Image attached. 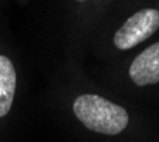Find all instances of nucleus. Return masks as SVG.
Here are the masks:
<instances>
[{
  "label": "nucleus",
  "instance_id": "5",
  "mask_svg": "<svg viewBox=\"0 0 159 142\" xmlns=\"http://www.w3.org/2000/svg\"><path fill=\"white\" fill-rule=\"evenodd\" d=\"M75 2H78V3H85V2H88V0H75Z\"/></svg>",
  "mask_w": 159,
  "mask_h": 142
},
{
  "label": "nucleus",
  "instance_id": "3",
  "mask_svg": "<svg viewBox=\"0 0 159 142\" xmlns=\"http://www.w3.org/2000/svg\"><path fill=\"white\" fill-rule=\"evenodd\" d=\"M129 77L136 85L159 83V43H155L136 56L129 67Z\"/></svg>",
  "mask_w": 159,
  "mask_h": 142
},
{
  "label": "nucleus",
  "instance_id": "1",
  "mask_svg": "<svg viewBox=\"0 0 159 142\" xmlns=\"http://www.w3.org/2000/svg\"><path fill=\"white\" fill-rule=\"evenodd\" d=\"M73 114L87 129L104 135H118L126 128V109L97 94H81L73 101Z\"/></svg>",
  "mask_w": 159,
  "mask_h": 142
},
{
  "label": "nucleus",
  "instance_id": "2",
  "mask_svg": "<svg viewBox=\"0 0 159 142\" xmlns=\"http://www.w3.org/2000/svg\"><path fill=\"white\" fill-rule=\"evenodd\" d=\"M159 29V10L143 9L131 16L115 31L114 44L119 50H129L145 41Z\"/></svg>",
  "mask_w": 159,
  "mask_h": 142
},
{
  "label": "nucleus",
  "instance_id": "4",
  "mask_svg": "<svg viewBox=\"0 0 159 142\" xmlns=\"http://www.w3.org/2000/svg\"><path fill=\"white\" fill-rule=\"evenodd\" d=\"M17 89V73L13 61L0 54V119L6 118L13 108Z\"/></svg>",
  "mask_w": 159,
  "mask_h": 142
}]
</instances>
